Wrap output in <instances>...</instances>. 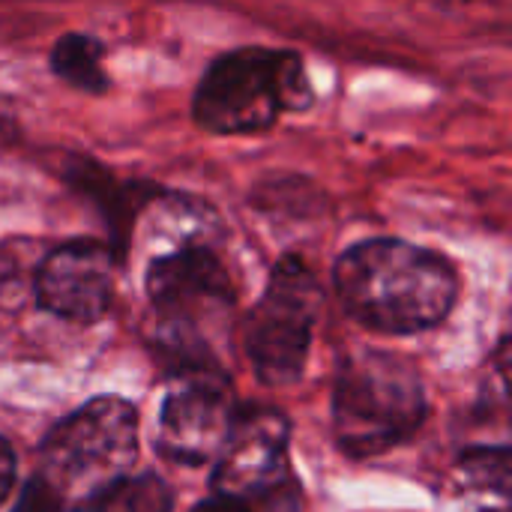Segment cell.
I'll return each instance as SVG.
<instances>
[{
    "instance_id": "obj_11",
    "label": "cell",
    "mask_w": 512,
    "mask_h": 512,
    "mask_svg": "<svg viewBox=\"0 0 512 512\" xmlns=\"http://www.w3.org/2000/svg\"><path fill=\"white\" fill-rule=\"evenodd\" d=\"M72 174H75L78 186L102 204V210H105V216L111 222V231H114L111 252L120 261L123 249H126V228H129L132 216L156 195V189L153 186H138V183H117L111 174L99 171V165H84V168L75 165Z\"/></svg>"
},
{
    "instance_id": "obj_15",
    "label": "cell",
    "mask_w": 512,
    "mask_h": 512,
    "mask_svg": "<svg viewBox=\"0 0 512 512\" xmlns=\"http://www.w3.org/2000/svg\"><path fill=\"white\" fill-rule=\"evenodd\" d=\"M15 468H18V462H15V450H12V444L0 435V504H3V501L9 498V492H12Z\"/></svg>"
},
{
    "instance_id": "obj_10",
    "label": "cell",
    "mask_w": 512,
    "mask_h": 512,
    "mask_svg": "<svg viewBox=\"0 0 512 512\" xmlns=\"http://www.w3.org/2000/svg\"><path fill=\"white\" fill-rule=\"evenodd\" d=\"M465 512H512V453L501 447L465 450L456 465Z\"/></svg>"
},
{
    "instance_id": "obj_16",
    "label": "cell",
    "mask_w": 512,
    "mask_h": 512,
    "mask_svg": "<svg viewBox=\"0 0 512 512\" xmlns=\"http://www.w3.org/2000/svg\"><path fill=\"white\" fill-rule=\"evenodd\" d=\"M192 512H249L243 504H237V501H228V498H219V495H213V498H207L204 504H198Z\"/></svg>"
},
{
    "instance_id": "obj_7",
    "label": "cell",
    "mask_w": 512,
    "mask_h": 512,
    "mask_svg": "<svg viewBox=\"0 0 512 512\" xmlns=\"http://www.w3.org/2000/svg\"><path fill=\"white\" fill-rule=\"evenodd\" d=\"M288 438L291 426L279 411H240L213 462V495L237 501L249 512L291 498L294 480L288 471Z\"/></svg>"
},
{
    "instance_id": "obj_12",
    "label": "cell",
    "mask_w": 512,
    "mask_h": 512,
    "mask_svg": "<svg viewBox=\"0 0 512 512\" xmlns=\"http://www.w3.org/2000/svg\"><path fill=\"white\" fill-rule=\"evenodd\" d=\"M105 45L87 33H66L51 45V72L84 93H105L108 75L102 69Z\"/></svg>"
},
{
    "instance_id": "obj_1",
    "label": "cell",
    "mask_w": 512,
    "mask_h": 512,
    "mask_svg": "<svg viewBox=\"0 0 512 512\" xmlns=\"http://www.w3.org/2000/svg\"><path fill=\"white\" fill-rule=\"evenodd\" d=\"M333 282L354 321L393 336L438 327L459 297V276L444 255L393 237L351 246Z\"/></svg>"
},
{
    "instance_id": "obj_13",
    "label": "cell",
    "mask_w": 512,
    "mask_h": 512,
    "mask_svg": "<svg viewBox=\"0 0 512 512\" xmlns=\"http://www.w3.org/2000/svg\"><path fill=\"white\" fill-rule=\"evenodd\" d=\"M174 495L156 474H126L114 480L87 510L90 512H171Z\"/></svg>"
},
{
    "instance_id": "obj_6",
    "label": "cell",
    "mask_w": 512,
    "mask_h": 512,
    "mask_svg": "<svg viewBox=\"0 0 512 512\" xmlns=\"http://www.w3.org/2000/svg\"><path fill=\"white\" fill-rule=\"evenodd\" d=\"M324 294L315 273L297 255H285L246 318V357L267 387L300 381Z\"/></svg>"
},
{
    "instance_id": "obj_3",
    "label": "cell",
    "mask_w": 512,
    "mask_h": 512,
    "mask_svg": "<svg viewBox=\"0 0 512 512\" xmlns=\"http://www.w3.org/2000/svg\"><path fill=\"white\" fill-rule=\"evenodd\" d=\"M426 420V390L414 363L387 351H357L345 360L333 390V432L354 459L381 456L405 444Z\"/></svg>"
},
{
    "instance_id": "obj_2",
    "label": "cell",
    "mask_w": 512,
    "mask_h": 512,
    "mask_svg": "<svg viewBox=\"0 0 512 512\" xmlns=\"http://www.w3.org/2000/svg\"><path fill=\"white\" fill-rule=\"evenodd\" d=\"M312 84L303 57L288 48H234L216 57L192 96V117L213 135L270 129L285 111H306Z\"/></svg>"
},
{
    "instance_id": "obj_9",
    "label": "cell",
    "mask_w": 512,
    "mask_h": 512,
    "mask_svg": "<svg viewBox=\"0 0 512 512\" xmlns=\"http://www.w3.org/2000/svg\"><path fill=\"white\" fill-rule=\"evenodd\" d=\"M114 252L99 240H69L51 249L33 276L36 303L75 324L99 321L114 294Z\"/></svg>"
},
{
    "instance_id": "obj_5",
    "label": "cell",
    "mask_w": 512,
    "mask_h": 512,
    "mask_svg": "<svg viewBox=\"0 0 512 512\" xmlns=\"http://www.w3.org/2000/svg\"><path fill=\"white\" fill-rule=\"evenodd\" d=\"M147 297L156 312V354L168 372L219 366L207 330L234 309L228 270L207 246H183L147 270Z\"/></svg>"
},
{
    "instance_id": "obj_4",
    "label": "cell",
    "mask_w": 512,
    "mask_h": 512,
    "mask_svg": "<svg viewBox=\"0 0 512 512\" xmlns=\"http://www.w3.org/2000/svg\"><path fill=\"white\" fill-rule=\"evenodd\" d=\"M138 459V414L126 399L96 396L60 420L39 447V480L60 507L87 510Z\"/></svg>"
},
{
    "instance_id": "obj_8",
    "label": "cell",
    "mask_w": 512,
    "mask_h": 512,
    "mask_svg": "<svg viewBox=\"0 0 512 512\" xmlns=\"http://www.w3.org/2000/svg\"><path fill=\"white\" fill-rule=\"evenodd\" d=\"M237 408L219 366L171 372V390L159 411L156 450L183 468L216 462L225 447Z\"/></svg>"
},
{
    "instance_id": "obj_14",
    "label": "cell",
    "mask_w": 512,
    "mask_h": 512,
    "mask_svg": "<svg viewBox=\"0 0 512 512\" xmlns=\"http://www.w3.org/2000/svg\"><path fill=\"white\" fill-rule=\"evenodd\" d=\"M60 510H63V507H60L57 495H54V492H51L39 477H30L12 512H60Z\"/></svg>"
}]
</instances>
